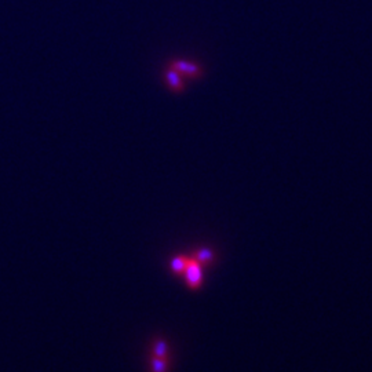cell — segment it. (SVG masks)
<instances>
[{
  "label": "cell",
  "mask_w": 372,
  "mask_h": 372,
  "mask_svg": "<svg viewBox=\"0 0 372 372\" xmlns=\"http://www.w3.org/2000/svg\"><path fill=\"white\" fill-rule=\"evenodd\" d=\"M191 262V256L186 255H177L174 256L171 259V263H170V268H171V272L174 275L182 276L183 272H185L186 266L189 265Z\"/></svg>",
  "instance_id": "obj_5"
},
{
  "label": "cell",
  "mask_w": 372,
  "mask_h": 372,
  "mask_svg": "<svg viewBox=\"0 0 372 372\" xmlns=\"http://www.w3.org/2000/svg\"><path fill=\"white\" fill-rule=\"evenodd\" d=\"M191 256V255H189ZM183 279H185L186 285L191 289H199L203 284V266L199 265L197 262L191 258L189 265L186 266L183 272Z\"/></svg>",
  "instance_id": "obj_1"
},
{
  "label": "cell",
  "mask_w": 372,
  "mask_h": 372,
  "mask_svg": "<svg viewBox=\"0 0 372 372\" xmlns=\"http://www.w3.org/2000/svg\"><path fill=\"white\" fill-rule=\"evenodd\" d=\"M164 77H166V83H167V86L172 91L181 93L182 90L185 89V77L181 73H178L177 70L171 68V66L166 70Z\"/></svg>",
  "instance_id": "obj_3"
},
{
  "label": "cell",
  "mask_w": 372,
  "mask_h": 372,
  "mask_svg": "<svg viewBox=\"0 0 372 372\" xmlns=\"http://www.w3.org/2000/svg\"><path fill=\"white\" fill-rule=\"evenodd\" d=\"M152 356L160 358H170V350L168 344L162 339H156L152 344Z\"/></svg>",
  "instance_id": "obj_6"
},
{
  "label": "cell",
  "mask_w": 372,
  "mask_h": 372,
  "mask_svg": "<svg viewBox=\"0 0 372 372\" xmlns=\"http://www.w3.org/2000/svg\"><path fill=\"white\" fill-rule=\"evenodd\" d=\"M168 358L150 357V372H168Z\"/></svg>",
  "instance_id": "obj_7"
},
{
  "label": "cell",
  "mask_w": 372,
  "mask_h": 372,
  "mask_svg": "<svg viewBox=\"0 0 372 372\" xmlns=\"http://www.w3.org/2000/svg\"><path fill=\"white\" fill-rule=\"evenodd\" d=\"M191 258L195 260V262H197L199 265H201L204 268V266L211 265V263L214 262L215 255L214 252L211 251L209 248H200V250H197L193 255H191Z\"/></svg>",
  "instance_id": "obj_4"
},
{
  "label": "cell",
  "mask_w": 372,
  "mask_h": 372,
  "mask_svg": "<svg viewBox=\"0 0 372 372\" xmlns=\"http://www.w3.org/2000/svg\"><path fill=\"white\" fill-rule=\"evenodd\" d=\"M170 66L177 70L178 73H181L183 77H189V79H197L203 73L201 66L193 61L175 60Z\"/></svg>",
  "instance_id": "obj_2"
}]
</instances>
